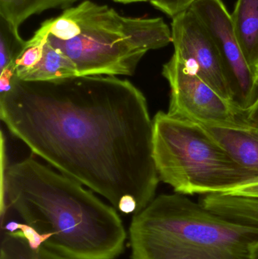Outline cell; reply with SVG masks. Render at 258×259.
<instances>
[{"label":"cell","mask_w":258,"mask_h":259,"mask_svg":"<svg viewBox=\"0 0 258 259\" xmlns=\"http://www.w3.org/2000/svg\"><path fill=\"white\" fill-rule=\"evenodd\" d=\"M250 259H258V242L254 245L251 249Z\"/></svg>","instance_id":"44dd1931"},{"label":"cell","mask_w":258,"mask_h":259,"mask_svg":"<svg viewBox=\"0 0 258 259\" xmlns=\"http://www.w3.org/2000/svg\"><path fill=\"white\" fill-rule=\"evenodd\" d=\"M117 209L124 214H136L138 212V205L136 199L130 195L124 196L118 204Z\"/></svg>","instance_id":"d6986e66"},{"label":"cell","mask_w":258,"mask_h":259,"mask_svg":"<svg viewBox=\"0 0 258 259\" xmlns=\"http://www.w3.org/2000/svg\"><path fill=\"white\" fill-rule=\"evenodd\" d=\"M254 72H255L256 80H257L258 84V64L256 65L255 68H254Z\"/></svg>","instance_id":"603a6c76"},{"label":"cell","mask_w":258,"mask_h":259,"mask_svg":"<svg viewBox=\"0 0 258 259\" xmlns=\"http://www.w3.org/2000/svg\"><path fill=\"white\" fill-rule=\"evenodd\" d=\"M5 231L16 237L23 239L33 249L45 246L51 239L50 234H41L34 228L26 223L10 222L5 225Z\"/></svg>","instance_id":"2e32d148"},{"label":"cell","mask_w":258,"mask_h":259,"mask_svg":"<svg viewBox=\"0 0 258 259\" xmlns=\"http://www.w3.org/2000/svg\"><path fill=\"white\" fill-rule=\"evenodd\" d=\"M77 0H0V16L9 30L19 36L21 24L48 9L64 8Z\"/></svg>","instance_id":"7c38bea8"},{"label":"cell","mask_w":258,"mask_h":259,"mask_svg":"<svg viewBox=\"0 0 258 259\" xmlns=\"http://www.w3.org/2000/svg\"><path fill=\"white\" fill-rule=\"evenodd\" d=\"M195 1L196 0H149L148 2L156 9L174 18L189 9Z\"/></svg>","instance_id":"e0dca14e"},{"label":"cell","mask_w":258,"mask_h":259,"mask_svg":"<svg viewBox=\"0 0 258 259\" xmlns=\"http://www.w3.org/2000/svg\"><path fill=\"white\" fill-rule=\"evenodd\" d=\"M0 118L33 153L115 208L127 195L136 199L138 212L156 198L160 179L153 119L145 96L129 80L16 77L0 96Z\"/></svg>","instance_id":"6da1fadb"},{"label":"cell","mask_w":258,"mask_h":259,"mask_svg":"<svg viewBox=\"0 0 258 259\" xmlns=\"http://www.w3.org/2000/svg\"><path fill=\"white\" fill-rule=\"evenodd\" d=\"M39 29L75 64L78 76H132L148 51L172 42L163 18L124 16L89 0L44 21Z\"/></svg>","instance_id":"3957f363"},{"label":"cell","mask_w":258,"mask_h":259,"mask_svg":"<svg viewBox=\"0 0 258 259\" xmlns=\"http://www.w3.org/2000/svg\"><path fill=\"white\" fill-rule=\"evenodd\" d=\"M0 259H71L42 246L33 249L19 237L5 232L0 247Z\"/></svg>","instance_id":"5bb4252c"},{"label":"cell","mask_w":258,"mask_h":259,"mask_svg":"<svg viewBox=\"0 0 258 259\" xmlns=\"http://www.w3.org/2000/svg\"><path fill=\"white\" fill-rule=\"evenodd\" d=\"M231 17L242 53L254 69L258 64V0H237Z\"/></svg>","instance_id":"30bf717a"},{"label":"cell","mask_w":258,"mask_h":259,"mask_svg":"<svg viewBox=\"0 0 258 259\" xmlns=\"http://www.w3.org/2000/svg\"><path fill=\"white\" fill-rule=\"evenodd\" d=\"M172 18L173 55L195 70L220 95L236 103L234 89L224 61L196 15L187 9Z\"/></svg>","instance_id":"ba28073f"},{"label":"cell","mask_w":258,"mask_h":259,"mask_svg":"<svg viewBox=\"0 0 258 259\" xmlns=\"http://www.w3.org/2000/svg\"><path fill=\"white\" fill-rule=\"evenodd\" d=\"M226 195L258 199V177L233 189Z\"/></svg>","instance_id":"ac0fdd59"},{"label":"cell","mask_w":258,"mask_h":259,"mask_svg":"<svg viewBox=\"0 0 258 259\" xmlns=\"http://www.w3.org/2000/svg\"><path fill=\"white\" fill-rule=\"evenodd\" d=\"M1 220L13 210L24 223L50 234L45 247L71 259H117L127 233L115 207L83 184L25 158L2 172Z\"/></svg>","instance_id":"7a4b0ae2"},{"label":"cell","mask_w":258,"mask_h":259,"mask_svg":"<svg viewBox=\"0 0 258 259\" xmlns=\"http://www.w3.org/2000/svg\"><path fill=\"white\" fill-rule=\"evenodd\" d=\"M116 3H124V4H129V3H143V2H148L149 0H113Z\"/></svg>","instance_id":"7402d4cb"},{"label":"cell","mask_w":258,"mask_h":259,"mask_svg":"<svg viewBox=\"0 0 258 259\" xmlns=\"http://www.w3.org/2000/svg\"><path fill=\"white\" fill-rule=\"evenodd\" d=\"M25 42L20 35L18 36L12 33L7 24L1 20L0 71L15 62Z\"/></svg>","instance_id":"9a60e30c"},{"label":"cell","mask_w":258,"mask_h":259,"mask_svg":"<svg viewBox=\"0 0 258 259\" xmlns=\"http://www.w3.org/2000/svg\"><path fill=\"white\" fill-rule=\"evenodd\" d=\"M214 212L238 223L258 228V199L218 194L212 201Z\"/></svg>","instance_id":"4fadbf2b"},{"label":"cell","mask_w":258,"mask_h":259,"mask_svg":"<svg viewBox=\"0 0 258 259\" xmlns=\"http://www.w3.org/2000/svg\"><path fill=\"white\" fill-rule=\"evenodd\" d=\"M77 76L75 64L46 39L39 63L18 78L25 81H48Z\"/></svg>","instance_id":"8fae6325"},{"label":"cell","mask_w":258,"mask_h":259,"mask_svg":"<svg viewBox=\"0 0 258 259\" xmlns=\"http://www.w3.org/2000/svg\"><path fill=\"white\" fill-rule=\"evenodd\" d=\"M190 9L205 27L227 68L235 101L246 111L258 97L254 69L248 63L233 29L231 14L222 0H196Z\"/></svg>","instance_id":"52a82bcc"},{"label":"cell","mask_w":258,"mask_h":259,"mask_svg":"<svg viewBox=\"0 0 258 259\" xmlns=\"http://www.w3.org/2000/svg\"><path fill=\"white\" fill-rule=\"evenodd\" d=\"M128 236L131 259H250L258 228L174 193L157 196L134 214Z\"/></svg>","instance_id":"277c9868"},{"label":"cell","mask_w":258,"mask_h":259,"mask_svg":"<svg viewBox=\"0 0 258 259\" xmlns=\"http://www.w3.org/2000/svg\"><path fill=\"white\" fill-rule=\"evenodd\" d=\"M245 119L248 122L258 126V97L251 107L245 111Z\"/></svg>","instance_id":"ffe728a7"},{"label":"cell","mask_w":258,"mask_h":259,"mask_svg":"<svg viewBox=\"0 0 258 259\" xmlns=\"http://www.w3.org/2000/svg\"><path fill=\"white\" fill-rule=\"evenodd\" d=\"M153 157L160 181L179 194H227L258 177L199 124L168 112L153 118Z\"/></svg>","instance_id":"5b68a950"},{"label":"cell","mask_w":258,"mask_h":259,"mask_svg":"<svg viewBox=\"0 0 258 259\" xmlns=\"http://www.w3.org/2000/svg\"><path fill=\"white\" fill-rule=\"evenodd\" d=\"M162 74L171 89L169 115L202 124H230L245 118V111L174 55L164 65Z\"/></svg>","instance_id":"8992f818"},{"label":"cell","mask_w":258,"mask_h":259,"mask_svg":"<svg viewBox=\"0 0 258 259\" xmlns=\"http://www.w3.org/2000/svg\"><path fill=\"white\" fill-rule=\"evenodd\" d=\"M199 124L236 162L258 175V126L245 117L230 124Z\"/></svg>","instance_id":"9c48e42d"}]
</instances>
